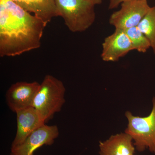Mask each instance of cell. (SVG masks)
<instances>
[{
	"mask_svg": "<svg viewBox=\"0 0 155 155\" xmlns=\"http://www.w3.org/2000/svg\"><path fill=\"white\" fill-rule=\"evenodd\" d=\"M47 25L11 0H0V56L15 57L38 48Z\"/></svg>",
	"mask_w": 155,
	"mask_h": 155,
	"instance_id": "cell-1",
	"label": "cell"
},
{
	"mask_svg": "<svg viewBox=\"0 0 155 155\" xmlns=\"http://www.w3.org/2000/svg\"><path fill=\"white\" fill-rule=\"evenodd\" d=\"M66 88L61 80L51 75H46L40 84L32 107L45 122L60 112L65 103Z\"/></svg>",
	"mask_w": 155,
	"mask_h": 155,
	"instance_id": "cell-2",
	"label": "cell"
},
{
	"mask_svg": "<svg viewBox=\"0 0 155 155\" xmlns=\"http://www.w3.org/2000/svg\"><path fill=\"white\" fill-rule=\"evenodd\" d=\"M58 16L72 32L88 29L96 19L95 5L86 0H55Z\"/></svg>",
	"mask_w": 155,
	"mask_h": 155,
	"instance_id": "cell-3",
	"label": "cell"
},
{
	"mask_svg": "<svg viewBox=\"0 0 155 155\" xmlns=\"http://www.w3.org/2000/svg\"><path fill=\"white\" fill-rule=\"evenodd\" d=\"M128 125L125 133L131 137L137 151L148 149L155 153V97L153 100V108L146 117L134 116L129 111L125 113Z\"/></svg>",
	"mask_w": 155,
	"mask_h": 155,
	"instance_id": "cell-4",
	"label": "cell"
},
{
	"mask_svg": "<svg viewBox=\"0 0 155 155\" xmlns=\"http://www.w3.org/2000/svg\"><path fill=\"white\" fill-rule=\"evenodd\" d=\"M120 5V9L111 14L109 22L115 28L123 30L138 26L151 8L147 0L125 1Z\"/></svg>",
	"mask_w": 155,
	"mask_h": 155,
	"instance_id": "cell-5",
	"label": "cell"
},
{
	"mask_svg": "<svg viewBox=\"0 0 155 155\" xmlns=\"http://www.w3.org/2000/svg\"><path fill=\"white\" fill-rule=\"evenodd\" d=\"M59 135L57 125L44 124L31 134L21 144L11 147L10 155H34L35 151L43 146L52 145Z\"/></svg>",
	"mask_w": 155,
	"mask_h": 155,
	"instance_id": "cell-6",
	"label": "cell"
},
{
	"mask_svg": "<svg viewBox=\"0 0 155 155\" xmlns=\"http://www.w3.org/2000/svg\"><path fill=\"white\" fill-rule=\"evenodd\" d=\"M40 84L37 81H22L12 84L6 94L7 104L11 110L16 113L17 111L32 107Z\"/></svg>",
	"mask_w": 155,
	"mask_h": 155,
	"instance_id": "cell-7",
	"label": "cell"
},
{
	"mask_svg": "<svg viewBox=\"0 0 155 155\" xmlns=\"http://www.w3.org/2000/svg\"><path fill=\"white\" fill-rule=\"evenodd\" d=\"M101 58L106 62H116L134 51L125 31L115 28L103 41Z\"/></svg>",
	"mask_w": 155,
	"mask_h": 155,
	"instance_id": "cell-8",
	"label": "cell"
},
{
	"mask_svg": "<svg viewBox=\"0 0 155 155\" xmlns=\"http://www.w3.org/2000/svg\"><path fill=\"white\" fill-rule=\"evenodd\" d=\"M17 130L11 147L21 144L31 134L45 122L33 107L17 111Z\"/></svg>",
	"mask_w": 155,
	"mask_h": 155,
	"instance_id": "cell-9",
	"label": "cell"
},
{
	"mask_svg": "<svg viewBox=\"0 0 155 155\" xmlns=\"http://www.w3.org/2000/svg\"><path fill=\"white\" fill-rule=\"evenodd\" d=\"M130 135L121 133L112 135L103 142H100V155H135V147Z\"/></svg>",
	"mask_w": 155,
	"mask_h": 155,
	"instance_id": "cell-10",
	"label": "cell"
},
{
	"mask_svg": "<svg viewBox=\"0 0 155 155\" xmlns=\"http://www.w3.org/2000/svg\"><path fill=\"white\" fill-rule=\"evenodd\" d=\"M48 24L58 14L55 0H11Z\"/></svg>",
	"mask_w": 155,
	"mask_h": 155,
	"instance_id": "cell-11",
	"label": "cell"
},
{
	"mask_svg": "<svg viewBox=\"0 0 155 155\" xmlns=\"http://www.w3.org/2000/svg\"><path fill=\"white\" fill-rule=\"evenodd\" d=\"M137 27L148 40L155 55V6L151 7Z\"/></svg>",
	"mask_w": 155,
	"mask_h": 155,
	"instance_id": "cell-12",
	"label": "cell"
},
{
	"mask_svg": "<svg viewBox=\"0 0 155 155\" xmlns=\"http://www.w3.org/2000/svg\"><path fill=\"white\" fill-rule=\"evenodd\" d=\"M124 30L130 39L134 51L145 53L150 48L148 40L137 26Z\"/></svg>",
	"mask_w": 155,
	"mask_h": 155,
	"instance_id": "cell-13",
	"label": "cell"
},
{
	"mask_svg": "<svg viewBox=\"0 0 155 155\" xmlns=\"http://www.w3.org/2000/svg\"><path fill=\"white\" fill-rule=\"evenodd\" d=\"M127 1H130V0H110L108 8L110 10L116 8L122 2Z\"/></svg>",
	"mask_w": 155,
	"mask_h": 155,
	"instance_id": "cell-14",
	"label": "cell"
},
{
	"mask_svg": "<svg viewBox=\"0 0 155 155\" xmlns=\"http://www.w3.org/2000/svg\"><path fill=\"white\" fill-rule=\"evenodd\" d=\"M86 1L91 3V4H93L95 5H99L102 4L103 0H86Z\"/></svg>",
	"mask_w": 155,
	"mask_h": 155,
	"instance_id": "cell-15",
	"label": "cell"
}]
</instances>
